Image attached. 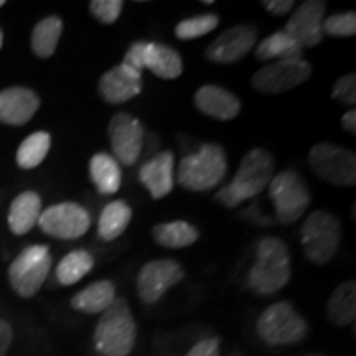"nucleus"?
I'll use <instances>...</instances> for the list:
<instances>
[{
    "label": "nucleus",
    "instance_id": "nucleus-15",
    "mask_svg": "<svg viewBox=\"0 0 356 356\" xmlns=\"http://www.w3.org/2000/svg\"><path fill=\"white\" fill-rule=\"evenodd\" d=\"M327 13V2L307 0L300 3L287 20L286 32L302 48H315L323 42V20Z\"/></svg>",
    "mask_w": 356,
    "mask_h": 356
},
{
    "label": "nucleus",
    "instance_id": "nucleus-12",
    "mask_svg": "<svg viewBox=\"0 0 356 356\" xmlns=\"http://www.w3.org/2000/svg\"><path fill=\"white\" fill-rule=\"evenodd\" d=\"M108 137L113 157L119 165L132 167L139 162L145 142V129L136 115L131 113H118L108 124Z\"/></svg>",
    "mask_w": 356,
    "mask_h": 356
},
{
    "label": "nucleus",
    "instance_id": "nucleus-13",
    "mask_svg": "<svg viewBox=\"0 0 356 356\" xmlns=\"http://www.w3.org/2000/svg\"><path fill=\"white\" fill-rule=\"evenodd\" d=\"M185 277V269L173 259H154L142 266L136 279V291L145 305L157 304L173 286Z\"/></svg>",
    "mask_w": 356,
    "mask_h": 356
},
{
    "label": "nucleus",
    "instance_id": "nucleus-37",
    "mask_svg": "<svg viewBox=\"0 0 356 356\" xmlns=\"http://www.w3.org/2000/svg\"><path fill=\"white\" fill-rule=\"evenodd\" d=\"M13 338L12 327L8 325L6 320H0V356H6L8 348H10Z\"/></svg>",
    "mask_w": 356,
    "mask_h": 356
},
{
    "label": "nucleus",
    "instance_id": "nucleus-17",
    "mask_svg": "<svg viewBox=\"0 0 356 356\" xmlns=\"http://www.w3.org/2000/svg\"><path fill=\"white\" fill-rule=\"evenodd\" d=\"M139 180L154 200H162L175 186V155L172 150H162L149 159L139 170Z\"/></svg>",
    "mask_w": 356,
    "mask_h": 356
},
{
    "label": "nucleus",
    "instance_id": "nucleus-18",
    "mask_svg": "<svg viewBox=\"0 0 356 356\" xmlns=\"http://www.w3.org/2000/svg\"><path fill=\"white\" fill-rule=\"evenodd\" d=\"M193 101L200 113L216 121H231L241 113L239 97L218 84H203L195 92Z\"/></svg>",
    "mask_w": 356,
    "mask_h": 356
},
{
    "label": "nucleus",
    "instance_id": "nucleus-20",
    "mask_svg": "<svg viewBox=\"0 0 356 356\" xmlns=\"http://www.w3.org/2000/svg\"><path fill=\"white\" fill-rule=\"evenodd\" d=\"M144 70L160 79H177L184 73V60L175 48L157 42H145Z\"/></svg>",
    "mask_w": 356,
    "mask_h": 356
},
{
    "label": "nucleus",
    "instance_id": "nucleus-23",
    "mask_svg": "<svg viewBox=\"0 0 356 356\" xmlns=\"http://www.w3.org/2000/svg\"><path fill=\"white\" fill-rule=\"evenodd\" d=\"M89 175L101 195L118 193L122 185V170L113 155L97 152L89 160Z\"/></svg>",
    "mask_w": 356,
    "mask_h": 356
},
{
    "label": "nucleus",
    "instance_id": "nucleus-31",
    "mask_svg": "<svg viewBox=\"0 0 356 356\" xmlns=\"http://www.w3.org/2000/svg\"><path fill=\"white\" fill-rule=\"evenodd\" d=\"M218 25H220V17L216 13H200V15L178 22L175 26V37L184 42L197 40L211 33Z\"/></svg>",
    "mask_w": 356,
    "mask_h": 356
},
{
    "label": "nucleus",
    "instance_id": "nucleus-1",
    "mask_svg": "<svg viewBox=\"0 0 356 356\" xmlns=\"http://www.w3.org/2000/svg\"><path fill=\"white\" fill-rule=\"evenodd\" d=\"M274 172L275 160L273 154L269 150L256 147L244 155L234 173L233 181L222 186L215 195V200L225 208L233 210L246 200L262 193L274 178Z\"/></svg>",
    "mask_w": 356,
    "mask_h": 356
},
{
    "label": "nucleus",
    "instance_id": "nucleus-40",
    "mask_svg": "<svg viewBox=\"0 0 356 356\" xmlns=\"http://www.w3.org/2000/svg\"><path fill=\"white\" fill-rule=\"evenodd\" d=\"M6 6V2H3V0H0V7H3Z\"/></svg>",
    "mask_w": 356,
    "mask_h": 356
},
{
    "label": "nucleus",
    "instance_id": "nucleus-26",
    "mask_svg": "<svg viewBox=\"0 0 356 356\" xmlns=\"http://www.w3.org/2000/svg\"><path fill=\"white\" fill-rule=\"evenodd\" d=\"M132 220V208L124 200H114L102 208L97 221V238L104 243L118 239Z\"/></svg>",
    "mask_w": 356,
    "mask_h": 356
},
{
    "label": "nucleus",
    "instance_id": "nucleus-8",
    "mask_svg": "<svg viewBox=\"0 0 356 356\" xmlns=\"http://www.w3.org/2000/svg\"><path fill=\"white\" fill-rule=\"evenodd\" d=\"M309 163L320 180L335 186L356 185V155L341 145L322 142L309 152Z\"/></svg>",
    "mask_w": 356,
    "mask_h": 356
},
{
    "label": "nucleus",
    "instance_id": "nucleus-32",
    "mask_svg": "<svg viewBox=\"0 0 356 356\" xmlns=\"http://www.w3.org/2000/svg\"><path fill=\"white\" fill-rule=\"evenodd\" d=\"M323 35L335 38H350L356 35V13L341 12L323 20Z\"/></svg>",
    "mask_w": 356,
    "mask_h": 356
},
{
    "label": "nucleus",
    "instance_id": "nucleus-33",
    "mask_svg": "<svg viewBox=\"0 0 356 356\" xmlns=\"http://www.w3.org/2000/svg\"><path fill=\"white\" fill-rule=\"evenodd\" d=\"M122 0H92L89 2V10L97 22L104 25H113L122 13Z\"/></svg>",
    "mask_w": 356,
    "mask_h": 356
},
{
    "label": "nucleus",
    "instance_id": "nucleus-6",
    "mask_svg": "<svg viewBox=\"0 0 356 356\" xmlns=\"http://www.w3.org/2000/svg\"><path fill=\"white\" fill-rule=\"evenodd\" d=\"M341 241L340 220L332 213L317 210L302 225L300 244L304 254L314 264L323 266L335 257Z\"/></svg>",
    "mask_w": 356,
    "mask_h": 356
},
{
    "label": "nucleus",
    "instance_id": "nucleus-25",
    "mask_svg": "<svg viewBox=\"0 0 356 356\" xmlns=\"http://www.w3.org/2000/svg\"><path fill=\"white\" fill-rule=\"evenodd\" d=\"M327 317L335 327H346L356 318V282L353 279L340 284L327 304Z\"/></svg>",
    "mask_w": 356,
    "mask_h": 356
},
{
    "label": "nucleus",
    "instance_id": "nucleus-34",
    "mask_svg": "<svg viewBox=\"0 0 356 356\" xmlns=\"http://www.w3.org/2000/svg\"><path fill=\"white\" fill-rule=\"evenodd\" d=\"M332 99H335L341 104L348 106L353 109L356 104V74L346 73L341 78H338L332 89Z\"/></svg>",
    "mask_w": 356,
    "mask_h": 356
},
{
    "label": "nucleus",
    "instance_id": "nucleus-36",
    "mask_svg": "<svg viewBox=\"0 0 356 356\" xmlns=\"http://www.w3.org/2000/svg\"><path fill=\"white\" fill-rule=\"evenodd\" d=\"M262 6L266 7L267 12L273 13V15L282 17L292 10L296 2H293V0H264Z\"/></svg>",
    "mask_w": 356,
    "mask_h": 356
},
{
    "label": "nucleus",
    "instance_id": "nucleus-39",
    "mask_svg": "<svg viewBox=\"0 0 356 356\" xmlns=\"http://www.w3.org/2000/svg\"><path fill=\"white\" fill-rule=\"evenodd\" d=\"M2 43H3V33L2 30H0V48H2Z\"/></svg>",
    "mask_w": 356,
    "mask_h": 356
},
{
    "label": "nucleus",
    "instance_id": "nucleus-2",
    "mask_svg": "<svg viewBox=\"0 0 356 356\" xmlns=\"http://www.w3.org/2000/svg\"><path fill=\"white\" fill-rule=\"evenodd\" d=\"M292 275L291 252L287 244L275 236L257 241L256 261L248 275L249 287L257 296H273L287 286Z\"/></svg>",
    "mask_w": 356,
    "mask_h": 356
},
{
    "label": "nucleus",
    "instance_id": "nucleus-4",
    "mask_svg": "<svg viewBox=\"0 0 356 356\" xmlns=\"http://www.w3.org/2000/svg\"><path fill=\"white\" fill-rule=\"evenodd\" d=\"M228 173V157L225 149L215 142L200 145L197 152L186 154L178 163L175 181L181 188L195 191H208L220 184Z\"/></svg>",
    "mask_w": 356,
    "mask_h": 356
},
{
    "label": "nucleus",
    "instance_id": "nucleus-21",
    "mask_svg": "<svg viewBox=\"0 0 356 356\" xmlns=\"http://www.w3.org/2000/svg\"><path fill=\"white\" fill-rule=\"evenodd\" d=\"M42 215V198L35 191H24L13 200L8 210V228L13 234L24 236L33 229Z\"/></svg>",
    "mask_w": 356,
    "mask_h": 356
},
{
    "label": "nucleus",
    "instance_id": "nucleus-5",
    "mask_svg": "<svg viewBox=\"0 0 356 356\" xmlns=\"http://www.w3.org/2000/svg\"><path fill=\"white\" fill-rule=\"evenodd\" d=\"M256 332L267 345L287 346L304 340L309 325L291 302H275L259 315Z\"/></svg>",
    "mask_w": 356,
    "mask_h": 356
},
{
    "label": "nucleus",
    "instance_id": "nucleus-11",
    "mask_svg": "<svg viewBox=\"0 0 356 356\" xmlns=\"http://www.w3.org/2000/svg\"><path fill=\"white\" fill-rule=\"evenodd\" d=\"M91 213L83 204L65 202L48 207L42 211L37 225L44 234L55 239H78L91 228Z\"/></svg>",
    "mask_w": 356,
    "mask_h": 356
},
{
    "label": "nucleus",
    "instance_id": "nucleus-22",
    "mask_svg": "<svg viewBox=\"0 0 356 356\" xmlns=\"http://www.w3.org/2000/svg\"><path fill=\"white\" fill-rule=\"evenodd\" d=\"M115 299V286L111 280H96L74 293L71 307L81 314L99 315L108 310Z\"/></svg>",
    "mask_w": 356,
    "mask_h": 356
},
{
    "label": "nucleus",
    "instance_id": "nucleus-35",
    "mask_svg": "<svg viewBox=\"0 0 356 356\" xmlns=\"http://www.w3.org/2000/svg\"><path fill=\"white\" fill-rule=\"evenodd\" d=\"M220 343L221 340L218 337L203 338L191 346L185 356H220Z\"/></svg>",
    "mask_w": 356,
    "mask_h": 356
},
{
    "label": "nucleus",
    "instance_id": "nucleus-27",
    "mask_svg": "<svg viewBox=\"0 0 356 356\" xmlns=\"http://www.w3.org/2000/svg\"><path fill=\"white\" fill-rule=\"evenodd\" d=\"M302 51L304 48L296 40L289 37L284 30H279L257 44L256 58L259 61L289 60V58H302Z\"/></svg>",
    "mask_w": 356,
    "mask_h": 356
},
{
    "label": "nucleus",
    "instance_id": "nucleus-16",
    "mask_svg": "<svg viewBox=\"0 0 356 356\" xmlns=\"http://www.w3.org/2000/svg\"><path fill=\"white\" fill-rule=\"evenodd\" d=\"M97 92L108 104H124L142 92V73L115 65L99 78Z\"/></svg>",
    "mask_w": 356,
    "mask_h": 356
},
{
    "label": "nucleus",
    "instance_id": "nucleus-30",
    "mask_svg": "<svg viewBox=\"0 0 356 356\" xmlns=\"http://www.w3.org/2000/svg\"><path fill=\"white\" fill-rule=\"evenodd\" d=\"M51 147V136L48 132L38 131L30 134L26 139L22 142L19 150H17V165L24 170H32L37 168L40 163L47 159Z\"/></svg>",
    "mask_w": 356,
    "mask_h": 356
},
{
    "label": "nucleus",
    "instance_id": "nucleus-38",
    "mask_svg": "<svg viewBox=\"0 0 356 356\" xmlns=\"http://www.w3.org/2000/svg\"><path fill=\"white\" fill-rule=\"evenodd\" d=\"M341 126L348 134L351 136H355L356 134V111L355 109H350L348 113L343 114V118H341Z\"/></svg>",
    "mask_w": 356,
    "mask_h": 356
},
{
    "label": "nucleus",
    "instance_id": "nucleus-19",
    "mask_svg": "<svg viewBox=\"0 0 356 356\" xmlns=\"http://www.w3.org/2000/svg\"><path fill=\"white\" fill-rule=\"evenodd\" d=\"M40 108V97L29 88L13 86L0 91V122L24 126Z\"/></svg>",
    "mask_w": 356,
    "mask_h": 356
},
{
    "label": "nucleus",
    "instance_id": "nucleus-3",
    "mask_svg": "<svg viewBox=\"0 0 356 356\" xmlns=\"http://www.w3.org/2000/svg\"><path fill=\"white\" fill-rule=\"evenodd\" d=\"M95 348L101 356H129L137 340V323L126 299L115 297L95 328Z\"/></svg>",
    "mask_w": 356,
    "mask_h": 356
},
{
    "label": "nucleus",
    "instance_id": "nucleus-24",
    "mask_svg": "<svg viewBox=\"0 0 356 356\" xmlns=\"http://www.w3.org/2000/svg\"><path fill=\"white\" fill-rule=\"evenodd\" d=\"M154 241L162 248L184 249L190 248L200 239V231L188 221L177 220L159 222L152 228Z\"/></svg>",
    "mask_w": 356,
    "mask_h": 356
},
{
    "label": "nucleus",
    "instance_id": "nucleus-10",
    "mask_svg": "<svg viewBox=\"0 0 356 356\" xmlns=\"http://www.w3.org/2000/svg\"><path fill=\"white\" fill-rule=\"evenodd\" d=\"M312 66L304 58L277 60L257 70L252 74L251 84L256 91L264 95H280L309 81Z\"/></svg>",
    "mask_w": 356,
    "mask_h": 356
},
{
    "label": "nucleus",
    "instance_id": "nucleus-28",
    "mask_svg": "<svg viewBox=\"0 0 356 356\" xmlns=\"http://www.w3.org/2000/svg\"><path fill=\"white\" fill-rule=\"evenodd\" d=\"M95 256L86 249H74L66 254L56 267V279L61 286H73L91 273Z\"/></svg>",
    "mask_w": 356,
    "mask_h": 356
},
{
    "label": "nucleus",
    "instance_id": "nucleus-9",
    "mask_svg": "<svg viewBox=\"0 0 356 356\" xmlns=\"http://www.w3.org/2000/svg\"><path fill=\"white\" fill-rule=\"evenodd\" d=\"M51 269L50 249L43 244L25 248L8 267V280L13 291L30 299L42 289Z\"/></svg>",
    "mask_w": 356,
    "mask_h": 356
},
{
    "label": "nucleus",
    "instance_id": "nucleus-29",
    "mask_svg": "<svg viewBox=\"0 0 356 356\" xmlns=\"http://www.w3.org/2000/svg\"><path fill=\"white\" fill-rule=\"evenodd\" d=\"M61 33H63V20L60 17L51 15L40 20L32 32V50L35 55L43 60L53 56Z\"/></svg>",
    "mask_w": 356,
    "mask_h": 356
},
{
    "label": "nucleus",
    "instance_id": "nucleus-7",
    "mask_svg": "<svg viewBox=\"0 0 356 356\" xmlns=\"http://www.w3.org/2000/svg\"><path fill=\"white\" fill-rule=\"evenodd\" d=\"M269 198L273 200L275 220L280 225H292L309 210L312 195L300 173L292 168L279 172L270 180Z\"/></svg>",
    "mask_w": 356,
    "mask_h": 356
},
{
    "label": "nucleus",
    "instance_id": "nucleus-14",
    "mask_svg": "<svg viewBox=\"0 0 356 356\" xmlns=\"http://www.w3.org/2000/svg\"><path fill=\"white\" fill-rule=\"evenodd\" d=\"M257 43L256 26L239 24L225 30L220 37L213 40L204 51L208 61L216 65H231L243 60Z\"/></svg>",
    "mask_w": 356,
    "mask_h": 356
}]
</instances>
